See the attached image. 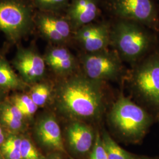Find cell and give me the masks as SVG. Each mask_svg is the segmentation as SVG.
Returning <instances> with one entry per match:
<instances>
[{
	"label": "cell",
	"instance_id": "10",
	"mask_svg": "<svg viewBox=\"0 0 159 159\" xmlns=\"http://www.w3.org/2000/svg\"><path fill=\"white\" fill-rule=\"evenodd\" d=\"M110 31L107 23H90L76 30L73 39L85 52H95L107 49L110 45Z\"/></svg>",
	"mask_w": 159,
	"mask_h": 159
},
{
	"label": "cell",
	"instance_id": "14",
	"mask_svg": "<svg viewBox=\"0 0 159 159\" xmlns=\"http://www.w3.org/2000/svg\"><path fill=\"white\" fill-rule=\"evenodd\" d=\"M66 133L68 144L74 152L84 154L93 148L96 136L92 128L83 121L74 120Z\"/></svg>",
	"mask_w": 159,
	"mask_h": 159
},
{
	"label": "cell",
	"instance_id": "1",
	"mask_svg": "<svg viewBox=\"0 0 159 159\" xmlns=\"http://www.w3.org/2000/svg\"><path fill=\"white\" fill-rule=\"evenodd\" d=\"M101 83L84 74L69 76L57 89V103L60 110L74 120L85 121L98 119L104 104Z\"/></svg>",
	"mask_w": 159,
	"mask_h": 159
},
{
	"label": "cell",
	"instance_id": "27",
	"mask_svg": "<svg viewBox=\"0 0 159 159\" xmlns=\"http://www.w3.org/2000/svg\"><path fill=\"white\" fill-rule=\"evenodd\" d=\"M0 159H2V158H1V156H0Z\"/></svg>",
	"mask_w": 159,
	"mask_h": 159
},
{
	"label": "cell",
	"instance_id": "20",
	"mask_svg": "<svg viewBox=\"0 0 159 159\" xmlns=\"http://www.w3.org/2000/svg\"><path fill=\"white\" fill-rule=\"evenodd\" d=\"M12 102L24 117H30L36 112L38 106L33 102L30 97L27 95H18L14 97Z\"/></svg>",
	"mask_w": 159,
	"mask_h": 159
},
{
	"label": "cell",
	"instance_id": "21",
	"mask_svg": "<svg viewBox=\"0 0 159 159\" xmlns=\"http://www.w3.org/2000/svg\"><path fill=\"white\" fill-rule=\"evenodd\" d=\"M20 153L21 159H43L34 144L27 139H22Z\"/></svg>",
	"mask_w": 159,
	"mask_h": 159
},
{
	"label": "cell",
	"instance_id": "25",
	"mask_svg": "<svg viewBox=\"0 0 159 159\" xmlns=\"http://www.w3.org/2000/svg\"><path fill=\"white\" fill-rule=\"evenodd\" d=\"M43 159H63L61 154L59 153H53L48 155L46 157H44Z\"/></svg>",
	"mask_w": 159,
	"mask_h": 159
},
{
	"label": "cell",
	"instance_id": "8",
	"mask_svg": "<svg viewBox=\"0 0 159 159\" xmlns=\"http://www.w3.org/2000/svg\"><path fill=\"white\" fill-rule=\"evenodd\" d=\"M111 7L121 20L148 25H153L157 20L152 0H111Z\"/></svg>",
	"mask_w": 159,
	"mask_h": 159
},
{
	"label": "cell",
	"instance_id": "17",
	"mask_svg": "<svg viewBox=\"0 0 159 159\" xmlns=\"http://www.w3.org/2000/svg\"><path fill=\"white\" fill-rule=\"evenodd\" d=\"M71 0H30L35 10L61 13L66 11Z\"/></svg>",
	"mask_w": 159,
	"mask_h": 159
},
{
	"label": "cell",
	"instance_id": "11",
	"mask_svg": "<svg viewBox=\"0 0 159 159\" xmlns=\"http://www.w3.org/2000/svg\"><path fill=\"white\" fill-rule=\"evenodd\" d=\"M98 0H71L65 11L73 31L93 23L99 14Z\"/></svg>",
	"mask_w": 159,
	"mask_h": 159
},
{
	"label": "cell",
	"instance_id": "15",
	"mask_svg": "<svg viewBox=\"0 0 159 159\" xmlns=\"http://www.w3.org/2000/svg\"><path fill=\"white\" fill-rule=\"evenodd\" d=\"M24 83L3 57H0V87L8 89H20Z\"/></svg>",
	"mask_w": 159,
	"mask_h": 159
},
{
	"label": "cell",
	"instance_id": "19",
	"mask_svg": "<svg viewBox=\"0 0 159 159\" xmlns=\"http://www.w3.org/2000/svg\"><path fill=\"white\" fill-rule=\"evenodd\" d=\"M51 92V88L47 84L38 83L32 88L29 96L38 107H41L48 101Z\"/></svg>",
	"mask_w": 159,
	"mask_h": 159
},
{
	"label": "cell",
	"instance_id": "18",
	"mask_svg": "<svg viewBox=\"0 0 159 159\" xmlns=\"http://www.w3.org/2000/svg\"><path fill=\"white\" fill-rule=\"evenodd\" d=\"M22 139L16 135L8 137L1 146L2 153L6 159H21L20 148Z\"/></svg>",
	"mask_w": 159,
	"mask_h": 159
},
{
	"label": "cell",
	"instance_id": "23",
	"mask_svg": "<svg viewBox=\"0 0 159 159\" xmlns=\"http://www.w3.org/2000/svg\"><path fill=\"white\" fill-rule=\"evenodd\" d=\"M0 115L11 117L17 119L23 120L24 116L17 107L12 104L3 103L0 106Z\"/></svg>",
	"mask_w": 159,
	"mask_h": 159
},
{
	"label": "cell",
	"instance_id": "12",
	"mask_svg": "<svg viewBox=\"0 0 159 159\" xmlns=\"http://www.w3.org/2000/svg\"><path fill=\"white\" fill-rule=\"evenodd\" d=\"M43 57L46 65L60 75L70 76L78 67V61L66 46H51Z\"/></svg>",
	"mask_w": 159,
	"mask_h": 159
},
{
	"label": "cell",
	"instance_id": "9",
	"mask_svg": "<svg viewBox=\"0 0 159 159\" xmlns=\"http://www.w3.org/2000/svg\"><path fill=\"white\" fill-rule=\"evenodd\" d=\"M12 65L23 80L29 83L42 79L46 73L47 66L44 57L33 46L18 47Z\"/></svg>",
	"mask_w": 159,
	"mask_h": 159
},
{
	"label": "cell",
	"instance_id": "2",
	"mask_svg": "<svg viewBox=\"0 0 159 159\" xmlns=\"http://www.w3.org/2000/svg\"><path fill=\"white\" fill-rule=\"evenodd\" d=\"M35 12L30 0H0V31L9 41L18 43L35 30Z\"/></svg>",
	"mask_w": 159,
	"mask_h": 159
},
{
	"label": "cell",
	"instance_id": "13",
	"mask_svg": "<svg viewBox=\"0 0 159 159\" xmlns=\"http://www.w3.org/2000/svg\"><path fill=\"white\" fill-rule=\"evenodd\" d=\"M35 134L39 142L46 148L66 153L60 125L52 116L46 115L39 120L35 127Z\"/></svg>",
	"mask_w": 159,
	"mask_h": 159
},
{
	"label": "cell",
	"instance_id": "26",
	"mask_svg": "<svg viewBox=\"0 0 159 159\" xmlns=\"http://www.w3.org/2000/svg\"><path fill=\"white\" fill-rule=\"evenodd\" d=\"M6 136L2 130L1 127H0V146H1L6 140Z\"/></svg>",
	"mask_w": 159,
	"mask_h": 159
},
{
	"label": "cell",
	"instance_id": "5",
	"mask_svg": "<svg viewBox=\"0 0 159 159\" xmlns=\"http://www.w3.org/2000/svg\"><path fill=\"white\" fill-rule=\"evenodd\" d=\"M80 61L83 74L90 79L102 82L118 77L122 71L121 58L116 52L107 49L95 52H85Z\"/></svg>",
	"mask_w": 159,
	"mask_h": 159
},
{
	"label": "cell",
	"instance_id": "22",
	"mask_svg": "<svg viewBox=\"0 0 159 159\" xmlns=\"http://www.w3.org/2000/svg\"><path fill=\"white\" fill-rule=\"evenodd\" d=\"M90 159H108L104 148L102 137L97 133L94 145L92 148Z\"/></svg>",
	"mask_w": 159,
	"mask_h": 159
},
{
	"label": "cell",
	"instance_id": "4",
	"mask_svg": "<svg viewBox=\"0 0 159 159\" xmlns=\"http://www.w3.org/2000/svg\"><path fill=\"white\" fill-rule=\"evenodd\" d=\"M110 119L117 130L131 139L142 137L151 124L148 113L125 97H120L114 103Z\"/></svg>",
	"mask_w": 159,
	"mask_h": 159
},
{
	"label": "cell",
	"instance_id": "7",
	"mask_svg": "<svg viewBox=\"0 0 159 159\" xmlns=\"http://www.w3.org/2000/svg\"><path fill=\"white\" fill-rule=\"evenodd\" d=\"M133 83L143 98L159 110V56L148 58L136 69Z\"/></svg>",
	"mask_w": 159,
	"mask_h": 159
},
{
	"label": "cell",
	"instance_id": "16",
	"mask_svg": "<svg viewBox=\"0 0 159 159\" xmlns=\"http://www.w3.org/2000/svg\"><path fill=\"white\" fill-rule=\"evenodd\" d=\"M102 139L108 159H134L132 155L121 148L106 131H103Z\"/></svg>",
	"mask_w": 159,
	"mask_h": 159
},
{
	"label": "cell",
	"instance_id": "24",
	"mask_svg": "<svg viewBox=\"0 0 159 159\" xmlns=\"http://www.w3.org/2000/svg\"><path fill=\"white\" fill-rule=\"evenodd\" d=\"M0 121L6 128L12 131L20 130L23 128V120L17 119L11 117L0 115Z\"/></svg>",
	"mask_w": 159,
	"mask_h": 159
},
{
	"label": "cell",
	"instance_id": "6",
	"mask_svg": "<svg viewBox=\"0 0 159 159\" xmlns=\"http://www.w3.org/2000/svg\"><path fill=\"white\" fill-rule=\"evenodd\" d=\"M35 10L34 29L52 45L66 46L73 39L74 31L65 15Z\"/></svg>",
	"mask_w": 159,
	"mask_h": 159
},
{
	"label": "cell",
	"instance_id": "3",
	"mask_svg": "<svg viewBox=\"0 0 159 159\" xmlns=\"http://www.w3.org/2000/svg\"><path fill=\"white\" fill-rule=\"evenodd\" d=\"M150 44L148 34L139 23L120 19L111 27L110 45L123 60L136 61L147 51Z\"/></svg>",
	"mask_w": 159,
	"mask_h": 159
}]
</instances>
